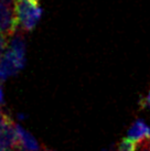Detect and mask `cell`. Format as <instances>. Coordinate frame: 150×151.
<instances>
[{
  "label": "cell",
  "instance_id": "1",
  "mask_svg": "<svg viewBox=\"0 0 150 151\" xmlns=\"http://www.w3.org/2000/svg\"><path fill=\"white\" fill-rule=\"evenodd\" d=\"M14 11L18 25L21 27L23 31L33 30L42 16L39 0H16Z\"/></svg>",
  "mask_w": 150,
  "mask_h": 151
},
{
  "label": "cell",
  "instance_id": "2",
  "mask_svg": "<svg viewBox=\"0 0 150 151\" xmlns=\"http://www.w3.org/2000/svg\"><path fill=\"white\" fill-rule=\"evenodd\" d=\"M18 27L14 4H9L0 0V32L10 37L16 33Z\"/></svg>",
  "mask_w": 150,
  "mask_h": 151
},
{
  "label": "cell",
  "instance_id": "3",
  "mask_svg": "<svg viewBox=\"0 0 150 151\" xmlns=\"http://www.w3.org/2000/svg\"><path fill=\"white\" fill-rule=\"evenodd\" d=\"M17 132L19 136V147L17 151H40V145L31 134L21 126L17 125Z\"/></svg>",
  "mask_w": 150,
  "mask_h": 151
},
{
  "label": "cell",
  "instance_id": "4",
  "mask_svg": "<svg viewBox=\"0 0 150 151\" xmlns=\"http://www.w3.org/2000/svg\"><path fill=\"white\" fill-rule=\"evenodd\" d=\"M147 137H150V129L146 125V122L141 119H138L133 122L127 134V138L131 139L136 142Z\"/></svg>",
  "mask_w": 150,
  "mask_h": 151
},
{
  "label": "cell",
  "instance_id": "5",
  "mask_svg": "<svg viewBox=\"0 0 150 151\" xmlns=\"http://www.w3.org/2000/svg\"><path fill=\"white\" fill-rule=\"evenodd\" d=\"M14 37L10 41L9 50L12 51L17 58L25 62V41L21 33H14Z\"/></svg>",
  "mask_w": 150,
  "mask_h": 151
},
{
  "label": "cell",
  "instance_id": "6",
  "mask_svg": "<svg viewBox=\"0 0 150 151\" xmlns=\"http://www.w3.org/2000/svg\"><path fill=\"white\" fill-rule=\"evenodd\" d=\"M136 146H137L136 141H133L129 138H124L116 147L115 151H135Z\"/></svg>",
  "mask_w": 150,
  "mask_h": 151
},
{
  "label": "cell",
  "instance_id": "7",
  "mask_svg": "<svg viewBox=\"0 0 150 151\" xmlns=\"http://www.w3.org/2000/svg\"><path fill=\"white\" fill-rule=\"evenodd\" d=\"M7 44H8V39L7 35L0 32V60L4 56L6 49H7Z\"/></svg>",
  "mask_w": 150,
  "mask_h": 151
},
{
  "label": "cell",
  "instance_id": "8",
  "mask_svg": "<svg viewBox=\"0 0 150 151\" xmlns=\"http://www.w3.org/2000/svg\"><path fill=\"white\" fill-rule=\"evenodd\" d=\"M11 122H12V119L9 117L8 115H6V114H4V113L0 114V132L8 126Z\"/></svg>",
  "mask_w": 150,
  "mask_h": 151
},
{
  "label": "cell",
  "instance_id": "9",
  "mask_svg": "<svg viewBox=\"0 0 150 151\" xmlns=\"http://www.w3.org/2000/svg\"><path fill=\"white\" fill-rule=\"evenodd\" d=\"M140 105H141V107H149L150 108V92L148 93V95H147L145 98H142L141 99Z\"/></svg>",
  "mask_w": 150,
  "mask_h": 151
},
{
  "label": "cell",
  "instance_id": "10",
  "mask_svg": "<svg viewBox=\"0 0 150 151\" xmlns=\"http://www.w3.org/2000/svg\"><path fill=\"white\" fill-rule=\"evenodd\" d=\"M2 101H4V93H2V89L0 86V104H2Z\"/></svg>",
  "mask_w": 150,
  "mask_h": 151
},
{
  "label": "cell",
  "instance_id": "11",
  "mask_svg": "<svg viewBox=\"0 0 150 151\" xmlns=\"http://www.w3.org/2000/svg\"><path fill=\"white\" fill-rule=\"evenodd\" d=\"M1 113H2V110H1V108H0V114H1Z\"/></svg>",
  "mask_w": 150,
  "mask_h": 151
}]
</instances>
